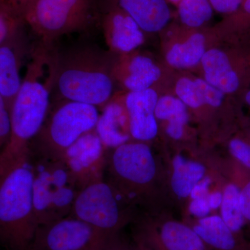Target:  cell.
<instances>
[{
	"label": "cell",
	"instance_id": "cell-1",
	"mask_svg": "<svg viewBox=\"0 0 250 250\" xmlns=\"http://www.w3.org/2000/svg\"><path fill=\"white\" fill-rule=\"evenodd\" d=\"M53 46L39 42L31 47L22 85L11 106L12 133L0 153V174L30 158V144L48 115L53 88Z\"/></svg>",
	"mask_w": 250,
	"mask_h": 250
},
{
	"label": "cell",
	"instance_id": "cell-2",
	"mask_svg": "<svg viewBox=\"0 0 250 250\" xmlns=\"http://www.w3.org/2000/svg\"><path fill=\"white\" fill-rule=\"evenodd\" d=\"M117 57L95 45L75 46L63 52L53 47L52 101L77 102L101 110L115 95Z\"/></svg>",
	"mask_w": 250,
	"mask_h": 250
},
{
	"label": "cell",
	"instance_id": "cell-3",
	"mask_svg": "<svg viewBox=\"0 0 250 250\" xmlns=\"http://www.w3.org/2000/svg\"><path fill=\"white\" fill-rule=\"evenodd\" d=\"M31 158L0 174V233L11 250H27L39 228Z\"/></svg>",
	"mask_w": 250,
	"mask_h": 250
},
{
	"label": "cell",
	"instance_id": "cell-4",
	"mask_svg": "<svg viewBox=\"0 0 250 250\" xmlns=\"http://www.w3.org/2000/svg\"><path fill=\"white\" fill-rule=\"evenodd\" d=\"M88 104L53 100L45 123L30 144V157L62 160L67 149L96 127L100 111Z\"/></svg>",
	"mask_w": 250,
	"mask_h": 250
},
{
	"label": "cell",
	"instance_id": "cell-5",
	"mask_svg": "<svg viewBox=\"0 0 250 250\" xmlns=\"http://www.w3.org/2000/svg\"><path fill=\"white\" fill-rule=\"evenodd\" d=\"M98 0H35L25 14L26 24L44 45L72 33L88 30L100 22Z\"/></svg>",
	"mask_w": 250,
	"mask_h": 250
},
{
	"label": "cell",
	"instance_id": "cell-6",
	"mask_svg": "<svg viewBox=\"0 0 250 250\" xmlns=\"http://www.w3.org/2000/svg\"><path fill=\"white\" fill-rule=\"evenodd\" d=\"M31 158L39 226L70 216L80 190L62 160Z\"/></svg>",
	"mask_w": 250,
	"mask_h": 250
},
{
	"label": "cell",
	"instance_id": "cell-7",
	"mask_svg": "<svg viewBox=\"0 0 250 250\" xmlns=\"http://www.w3.org/2000/svg\"><path fill=\"white\" fill-rule=\"evenodd\" d=\"M156 164L150 147L143 143H126L108 150L104 180L123 200H135L139 188L155 178Z\"/></svg>",
	"mask_w": 250,
	"mask_h": 250
},
{
	"label": "cell",
	"instance_id": "cell-8",
	"mask_svg": "<svg viewBox=\"0 0 250 250\" xmlns=\"http://www.w3.org/2000/svg\"><path fill=\"white\" fill-rule=\"evenodd\" d=\"M123 201V197L103 179L80 190L70 215L100 232L116 233L124 223Z\"/></svg>",
	"mask_w": 250,
	"mask_h": 250
},
{
	"label": "cell",
	"instance_id": "cell-9",
	"mask_svg": "<svg viewBox=\"0 0 250 250\" xmlns=\"http://www.w3.org/2000/svg\"><path fill=\"white\" fill-rule=\"evenodd\" d=\"M107 235L70 215L39 226L27 250H93Z\"/></svg>",
	"mask_w": 250,
	"mask_h": 250
},
{
	"label": "cell",
	"instance_id": "cell-10",
	"mask_svg": "<svg viewBox=\"0 0 250 250\" xmlns=\"http://www.w3.org/2000/svg\"><path fill=\"white\" fill-rule=\"evenodd\" d=\"M108 149L95 129L83 135L62 158L69 173L80 190L104 179Z\"/></svg>",
	"mask_w": 250,
	"mask_h": 250
},
{
	"label": "cell",
	"instance_id": "cell-11",
	"mask_svg": "<svg viewBox=\"0 0 250 250\" xmlns=\"http://www.w3.org/2000/svg\"><path fill=\"white\" fill-rule=\"evenodd\" d=\"M101 9L100 23L108 50L120 56L143 45L144 31L132 18L115 6L101 5Z\"/></svg>",
	"mask_w": 250,
	"mask_h": 250
},
{
	"label": "cell",
	"instance_id": "cell-12",
	"mask_svg": "<svg viewBox=\"0 0 250 250\" xmlns=\"http://www.w3.org/2000/svg\"><path fill=\"white\" fill-rule=\"evenodd\" d=\"M29 49L24 28L0 43V98L11 109L22 85L21 69Z\"/></svg>",
	"mask_w": 250,
	"mask_h": 250
},
{
	"label": "cell",
	"instance_id": "cell-13",
	"mask_svg": "<svg viewBox=\"0 0 250 250\" xmlns=\"http://www.w3.org/2000/svg\"><path fill=\"white\" fill-rule=\"evenodd\" d=\"M113 75L116 83L128 92H137L152 88L160 80L161 70L151 57L129 53L118 56Z\"/></svg>",
	"mask_w": 250,
	"mask_h": 250
},
{
	"label": "cell",
	"instance_id": "cell-14",
	"mask_svg": "<svg viewBox=\"0 0 250 250\" xmlns=\"http://www.w3.org/2000/svg\"><path fill=\"white\" fill-rule=\"evenodd\" d=\"M159 96L154 88L128 92L125 96L129 116L131 137L139 141H149L158 134L155 110Z\"/></svg>",
	"mask_w": 250,
	"mask_h": 250
},
{
	"label": "cell",
	"instance_id": "cell-15",
	"mask_svg": "<svg viewBox=\"0 0 250 250\" xmlns=\"http://www.w3.org/2000/svg\"><path fill=\"white\" fill-rule=\"evenodd\" d=\"M95 131L108 150L129 142L131 136L125 97L115 95L101 109Z\"/></svg>",
	"mask_w": 250,
	"mask_h": 250
},
{
	"label": "cell",
	"instance_id": "cell-16",
	"mask_svg": "<svg viewBox=\"0 0 250 250\" xmlns=\"http://www.w3.org/2000/svg\"><path fill=\"white\" fill-rule=\"evenodd\" d=\"M100 5L121 9L146 33L159 32L170 19V8L166 0H102Z\"/></svg>",
	"mask_w": 250,
	"mask_h": 250
},
{
	"label": "cell",
	"instance_id": "cell-17",
	"mask_svg": "<svg viewBox=\"0 0 250 250\" xmlns=\"http://www.w3.org/2000/svg\"><path fill=\"white\" fill-rule=\"evenodd\" d=\"M145 236L147 244L158 250H206L205 243L193 229L177 222H166L157 232L148 231Z\"/></svg>",
	"mask_w": 250,
	"mask_h": 250
},
{
	"label": "cell",
	"instance_id": "cell-18",
	"mask_svg": "<svg viewBox=\"0 0 250 250\" xmlns=\"http://www.w3.org/2000/svg\"><path fill=\"white\" fill-rule=\"evenodd\" d=\"M205 80L223 93H231L239 87V79L233 70L228 56L220 49L205 52L202 59Z\"/></svg>",
	"mask_w": 250,
	"mask_h": 250
},
{
	"label": "cell",
	"instance_id": "cell-19",
	"mask_svg": "<svg viewBox=\"0 0 250 250\" xmlns=\"http://www.w3.org/2000/svg\"><path fill=\"white\" fill-rule=\"evenodd\" d=\"M193 230L204 243L215 249L236 250L238 248L234 232L218 215L200 219Z\"/></svg>",
	"mask_w": 250,
	"mask_h": 250
},
{
	"label": "cell",
	"instance_id": "cell-20",
	"mask_svg": "<svg viewBox=\"0 0 250 250\" xmlns=\"http://www.w3.org/2000/svg\"><path fill=\"white\" fill-rule=\"evenodd\" d=\"M205 52V36L195 34L185 42L175 44L167 52L166 60L176 68H188L201 62Z\"/></svg>",
	"mask_w": 250,
	"mask_h": 250
},
{
	"label": "cell",
	"instance_id": "cell-21",
	"mask_svg": "<svg viewBox=\"0 0 250 250\" xmlns=\"http://www.w3.org/2000/svg\"><path fill=\"white\" fill-rule=\"evenodd\" d=\"M173 167L171 181L172 189L179 197H187L203 177L205 167L199 163L187 161L182 156H177L173 161Z\"/></svg>",
	"mask_w": 250,
	"mask_h": 250
},
{
	"label": "cell",
	"instance_id": "cell-22",
	"mask_svg": "<svg viewBox=\"0 0 250 250\" xmlns=\"http://www.w3.org/2000/svg\"><path fill=\"white\" fill-rule=\"evenodd\" d=\"M187 105L179 98L169 95L161 97L155 110L156 119L168 121L167 128L172 131H183L188 122Z\"/></svg>",
	"mask_w": 250,
	"mask_h": 250
},
{
	"label": "cell",
	"instance_id": "cell-23",
	"mask_svg": "<svg viewBox=\"0 0 250 250\" xmlns=\"http://www.w3.org/2000/svg\"><path fill=\"white\" fill-rule=\"evenodd\" d=\"M239 188L230 184L225 188L222 202V218L234 233L241 229L246 220L242 212Z\"/></svg>",
	"mask_w": 250,
	"mask_h": 250
},
{
	"label": "cell",
	"instance_id": "cell-24",
	"mask_svg": "<svg viewBox=\"0 0 250 250\" xmlns=\"http://www.w3.org/2000/svg\"><path fill=\"white\" fill-rule=\"evenodd\" d=\"M181 21L188 27H201L213 14L209 0H181L178 4Z\"/></svg>",
	"mask_w": 250,
	"mask_h": 250
},
{
	"label": "cell",
	"instance_id": "cell-25",
	"mask_svg": "<svg viewBox=\"0 0 250 250\" xmlns=\"http://www.w3.org/2000/svg\"><path fill=\"white\" fill-rule=\"evenodd\" d=\"M25 24L22 12L8 5L0 4V43L9 40Z\"/></svg>",
	"mask_w": 250,
	"mask_h": 250
},
{
	"label": "cell",
	"instance_id": "cell-26",
	"mask_svg": "<svg viewBox=\"0 0 250 250\" xmlns=\"http://www.w3.org/2000/svg\"><path fill=\"white\" fill-rule=\"evenodd\" d=\"M175 92L178 98L190 107L198 108L205 104L195 80L187 77L181 78L176 84Z\"/></svg>",
	"mask_w": 250,
	"mask_h": 250
},
{
	"label": "cell",
	"instance_id": "cell-27",
	"mask_svg": "<svg viewBox=\"0 0 250 250\" xmlns=\"http://www.w3.org/2000/svg\"><path fill=\"white\" fill-rule=\"evenodd\" d=\"M12 133L11 108L0 98V147L1 150L9 143Z\"/></svg>",
	"mask_w": 250,
	"mask_h": 250
},
{
	"label": "cell",
	"instance_id": "cell-28",
	"mask_svg": "<svg viewBox=\"0 0 250 250\" xmlns=\"http://www.w3.org/2000/svg\"><path fill=\"white\" fill-rule=\"evenodd\" d=\"M195 82L201 91L202 98H203L205 104H207L213 107H218L220 106L223 103L224 94L225 93L215 88L213 85L210 84L206 80L197 79L195 80Z\"/></svg>",
	"mask_w": 250,
	"mask_h": 250
},
{
	"label": "cell",
	"instance_id": "cell-29",
	"mask_svg": "<svg viewBox=\"0 0 250 250\" xmlns=\"http://www.w3.org/2000/svg\"><path fill=\"white\" fill-rule=\"evenodd\" d=\"M230 151L238 160L250 168V146L240 139H233L230 142Z\"/></svg>",
	"mask_w": 250,
	"mask_h": 250
},
{
	"label": "cell",
	"instance_id": "cell-30",
	"mask_svg": "<svg viewBox=\"0 0 250 250\" xmlns=\"http://www.w3.org/2000/svg\"><path fill=\"white\" fill-rule=\"evenodd\" d=\"M213 9L221 14H233L241 7L243 0H209Z\"/></svg>",
	"mask_w": 250,
	"mask_h": 250
},
{
	"label": "cell",
	"instance_id": "cell-31",
	"mask_svg": "<svg viewBox=\"0 0 250 250\" xmlns=\"http://www.w3.org/2000/svg\"><path fill=\"white\" fill-rule=\"evenodd\" d=\"M208 197L192 200L189 209L192 214L199 218H205L209 213L210 207L208 203Z\"/></svg>",
	"mask_w": 250,
	"mask_h": 250
},
{
	"label": "cell",
	"instance_id": "cell-32",
	"mask_svg": "<svg viewBox=\"0 0 250 250\" xmlns=\"http://www.w3.org/2000/svg\"><path fill=\"white\" fill-rule=\"evenodd\" d=\"M93 250H129L122 246L118 241L116 233L108 234L104 237Z\"/></svg>",
	"mask_w": 250,
	"mask_h": 250
},
{
	"label": "cell",
	"instance_id": "cell-33",
	"mask_svg": "<svg viewBox=\"0 0 250 250\" xmlns=\"http://www.w3.org/2000/svg\"><path fill=\"white\" fill-rule=\"evenodd\" d=\"M240 201L242 212L245 218L250 221V182L246 184L241 192Z\"/></svg>",
	"mask_w": 250,
	"mask_h": 250
},
{
	"label": "cell",
	"instance_id": "cell-34",
	"mask_svg": "<svg viewBox=\"0 0 250 250\" xmlns=\"http://www.w3.org/2000/svg\"><path fill=\"white\" fill-rule=\"evenodd\" d=\"M210 184V179L208 177L203 179L201 182H198L190 192V196L192 200L208 197V187H209Z\"/></svg>",
	"mask_w": 250,
	"mask_h": 250
},
{
	"label": "cell",
	"instance_id": "cell-35",
	"mask_svg": "<svg viewBox=\"0 0 250 250\" xmlns=\"http://www.w3.org/2000/svg\"><path fill=\"white\" fill-rule=\"evenodd\" d=\"M35 0H0V4L8 5L18 10L24 15L29 6Z\"/></svg>",
	"mask_w": 250,
	"mask_h": 250
},
{
	"label": "cell",
	"instance_id": "cell-36",
	"mask_svg": "<svg viewBox=\"0 0 250 250\" xmlns=\"http://www.w3.org/2000/svg\"><path fill=\"white\" fill-rule=\"evenodd\" d=\"M208 200L210 208H217L222 205L223 195L220 192H213L210 195H208Z\"/></svg>",
	"mask_w": 250,
	"mask_h": 250
},
{
	"label": "cell",
	"instance_id": "cell-37",
	"mask_svg": "<svg viewBox=\"0 0 250 250\" xmlns=\"http://www.w3.org/2000/svg\"><path fill=\"white\" fill-rule=\"evenodd\" d=\"M241 9V14L242 16H244L247 18H250V0H243L240 9ZM238 9V10H239Z\"/></svg>",
	"mask_w": 250,
	"mask_h": 250
},
{
	"label": "cell",
	"instance_id": "cell-38",
	"mask_svg": "<svg viewBox=\"0 0 250 250\" xmlns=\"http://www.w3.org/2000/svg\"><path fill=\"white\" fill-rule=\"evenodd\" d=\"M246 100L247 103H248V104L250 106V90L248 93H247Z\"/></svg>",
	"mask_w": 250,
	"mask_h": 250
},
{
	"label": "cell",
	"instance_id": "cell-39",
	"mask_svg": "<svg viewBox=\"0 0 250 250\" xmlns=\"http://www.w3.org/2000/svg\"><path fill=\"white\" fill-rule=\"evenodd\" d=\"M170 2L173 3L174 4H179V3L180 2L181 0H168Z\"/></svg>",
	"mask_w": 250,
	"mask_h": 250
}]
</instances>
